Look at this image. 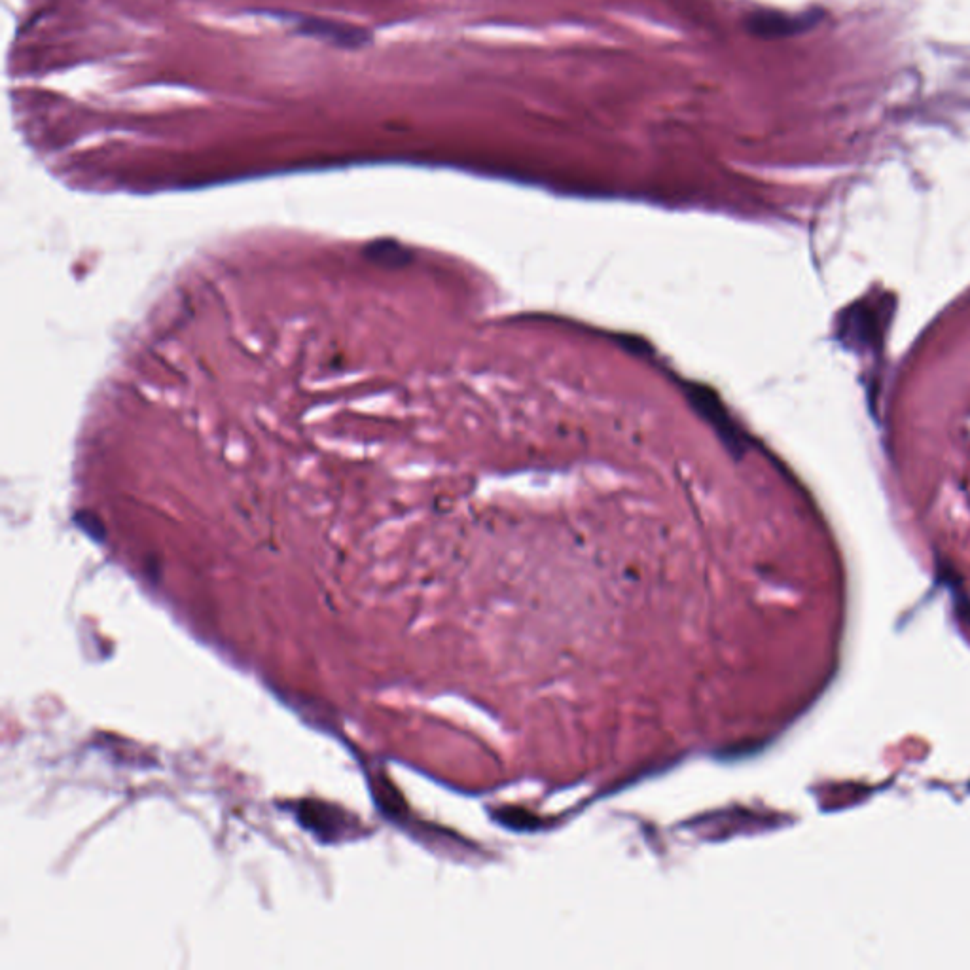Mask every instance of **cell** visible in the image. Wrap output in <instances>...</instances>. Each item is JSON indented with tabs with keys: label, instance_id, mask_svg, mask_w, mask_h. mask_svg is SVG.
Instances as JSON below:
<instances>
[{
	"label": "cell",
	"instance_id": "6da1fadb",
	"mask_svg": "<svg viewBox=\"0 0 970 970\" xmlns=\"http://www.w3.org/2000/svg\"><path fill=\"white\" fill-rule=\"evenodd\" d=\"M300 823L315 832L323 842H340L357 832V821L343 809L317 802H304L298 809Z\"/></svg>",
	"mask_w": 970,
	"mask_h": 970
},
{
	"label": "cell",
	"instance_id": "3957f363",
	"mask_svg": "<svg viewBox=\"0 0 970 970\" xmlns=\"http://www.w3.org/2000/svg\"><path fill=\"white\" fill-rule=\"evenodd\" d=\"M692 402L694 406L698 408L700 414L705 415V419L715 427V431L719 432L722 436V442L730 448V450H739V440H737V432L732 425V421L728 419V414L724 412L722 404L717 400V396L713 395L711 391L707 389H692Z\"/></svg>",
	"mask_w": 970,
	"mask_h": 970
},
{
	"label": "cell",
	"instance_id": "277c9868",
	"mask_svg": "<svg viewBox=\"0 0 970 970\" xmlns=\"http://www.w3.org/2000/svg\"><path fill=\"white\" fill-rule=\"evenodd\" d=\"M798 27H800L798 19H787L783 16H772V14H753L747 18V29L758 36L789 35Z\"/></svg>",
	"mask_w": 970,
	"mask_h": 970
},
{
	"label": "cell",
	"instance_id": "7a4b0ae2",
	"mask_svg": "<svg viewBox=\"0 0 970 970\" xmlns=\"http://www.w3.org/2000/svg\"><path fill=\"white\" fill-rule=\"evenodd\" d=\"M294 21H296V31L300 35L323 40L338 48L357 50L370 42L368 31L362 27H355L351 23L332 21V19L304 18V16H298Z\"/></svg>",
	"mask_w": 970,
	"mask_h": 970
}]
</instances>
